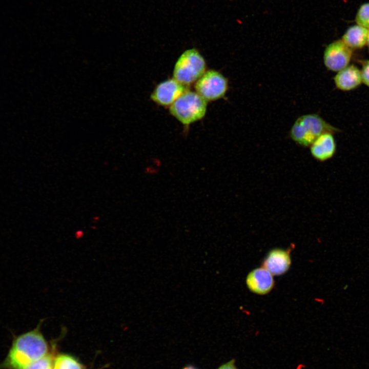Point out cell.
Here are the masks:
<instances>
[{
	"mask_svg": "<svg viewBox=\"0 0 369 369\" xmlns=\"http://www.w3.org/2000/svg\"><path fill=\"white\" fill-rule=\"evenodd\" d=\"M352 54V49L341 39L334 40L325 48L324 65L329 70L338 72L348 66Z\"/></svg>",
	"mask_w": 369,
	"mask_h": 369,
	"instance_id": "8992f818",
	"label": "cell"
},
{
	"mask_svg": "<svg viewBox=\"0 0 369 369\" xmlns=\"http://www.w3.org/2000/svg\"><path fill=\"white\" fill-rule=\"evenodd\" d=\"M195 89L206 101L215 100L224 96L228 89V81L219 72L210 70L197 80Z\"/></svg>",
	"mask_w": 369,
	"mask_h": 369,
	"instance_id": "5b68a950",
	"label": "cell"
},
{
	"mask_svg": "<svg viewBox=\"0 0 369 369\" xmlns=\"http://www.w3.org/2000/svg\"><path fill=\"white\" fill-rule=\"evenodd\" d=\"M310 153L314 159L324 162L332 158L336 152L337 146L333 134L323 133L310 146Z\"/></svg>",
	"mask_w": 369,
	"mask_h": 369,
	"instance_id": "30bf717a",
	"label": "cell"
},
{
	"mask_svg": "<svg viewBox=\"0 0 369 369\" xmlns=\"http://www.w3.org/2000/svg\"><path fill=\"white\" fill-rule=\"evenodd\" d=\"M291 263L290 253L281 249L270 251L262 262V267L273 275H281L289 269Z\"/></svg>",
	"mask_w": 369,
	"mask_h": 369,
	"instance_id": "9c48e42d",
	"label": "cell"
},
{
	"mask_svg": "<svg viewBox=\"0 0 369 369\" xmlns=\"http://www.w3.org/2000/svg\"><path fill=\"white\" fill-rule=\"evenodd\" d=\"M189 86L174 78L159 83L151 94V99L162 106H170L183 93L189 90Z\"/></svg>",
	"mask_w": 369,
	"mask_h": 369,
	"instance_id": "52a82bcc",
	"label": "cell"
},
{
	"mask_svg": "<svg viewBox=\"0 0 369 369\" xmlns=\"http://www.w3.org/2000/svg\"><path fill=\"white\" fill-rule=\"evenodd\" d=\"M366 45L369 50V29H368Z\"/></svg>",
	"mask_w": 369,
	"mask_h": 369,
	"instance_id": "ac0fdd59",
	"label": "cell"
},
{
	"mask_svg": "<svg viewBox=\"0 0 369 369\" xmlns=\"http://www.w3.org/2000/svg\"><path fill=\"white\" fill-rule=\"evenodd\" d=\"M53 369H83L80 364L71 356L60 354L54 361Z\"/></svg>",
	"mask_w": 369,
	"mask_h": 369,
	"instance_id": "4fadbf2b",
	"label": "cell"
},
{
	"mask_svg": "<svg viewBox=\"0 0 369 369\" xmlns=\"http://www.w3.org/2000/svg\"><path fill=\"white\" fill-rule=\"evenodd\" d=\"M207 101L196 92L188 90L169 107V111L179 122L188 126L202 118L206 114Z\"/></svg>",
	"mask_w": 369,
	"mask_h": 369,
	"instance_id": "3957f363",
	"label": "cell"
},
{
	"mask_svg": "<svg viewBox=\"0 0 369 369\" xmlns=\"http://www.w3.org/2000/svg\"><path fill=\"white\" fill-rule=\"evenodd\" d=\"M218 369H237V367L235 365V361L233 359L222 364Z\"/></svg>",
	"mask_w": 369,
	"mask_h": 369,
	"instance_id": "e0dca14e",
	"label": "cell"
},
{
	"mask_svg": "<svg viewBox=\"0 0 369 369\" xmlns=\"http://www.w3.org/2000/svg\"><path fill=\"white\" fill-rule=\"evenodd\" d=\"M368 29L355 24L349 27L341 40L351 49H359L366 45Z\"/></svg>",
	"mask_w": 369,
	"mask_h": 369,
	"instance_id": "7c38bea8",
	"label": "cell"
},
{
	"mask_svg": "<svg viewBox=\"0 0 369 369\" xmlns=\"http://www.w3.org/2000/svg\"><path fill=\"white\" fill-rule=\"evenodd\" d=\"M362 65L360 70L362 83L369 87V59L363 61Z\"/></svg>",
	"mask_w": 369,
	"mask_h": 369,
	"instance_id": "2e32d148",
	"label": "cell"
},
{
	"mask_svg": "<svg viewBox=\"0 0 369 369\" xmlns=\"http://www.w3.org/2000/svg\"><path fill=\"white\" fill-rule=\"evenodd\" d=\"M246 284L250 291L258 295L269 293L274 286L272 275L264 268L260 267L251 271L247 276Z\"/></svg>",
	"mask_w": 369,
	"mask_h": 369,
	"instance_id": "ba28073f",
	"label": "cell"
},
{
	"mask_svg": "<svg viewBox=\"0 0 369 369\" xmlns=\"http://www.w3.org/2000/svg\"><path fill=\"white\" fill-rule=\"evenodd\" d=\"M356 24L369 29V2L361 4L358 8L355 17Z\"/></svg>",
	"mask_w": 369,
	"mask_h": 369,
	"instance_id": "5bb4252c",
	"label": "cell"
},
{
	"mask_svg": "<svg viewBox=\"0 0 369 369\" xmlns=\"http://www.w3.org/2000/svg\"><path fill=\"white\" fill-rule=\"evenodd\" d=\"M336 87L342 91H350L362 83L360 70L351 65L338 72L334 77Z\"/></svg>",
	"mask_w": 369,
	"mask_h": 369,
	"instance_id": "8fae6325",
	"label": "cell"
},
{
	"mask_svg": "<svg viewBox=\"0 0 369 369\" xmlns=\"http://www.w3.org/2000/svg\"><path fill=\"white\" fill-rule=\"evenodd\" d=\"M53 363L52 356L47 354L43 357L32 363L26 369H53Z\"/></svg>",
	"mask_w": 369,
	"mask_h": 369,
	"instance_id": "9a60e30c",
	"label": "cell"
},
{
	"mask_svg": "<svg viewBox=\"0 0 369 369\" xmlns=\"http://www.w3.org/2000/svg\"><path fill=\"white\" fill-rule=\"evenodd\" d=\"M206 61L195 48L184 51L178 58L173 70V78L186 85L197 81L206 72Z\"/></svg>",
	"mask_w": 369,
	"mask_h": 369,
	"instance_id": "277c9868",
	"label": "cell"
},
{
	"mask_svg": "<svg viewBox=\"0 0 369 369\" xmlns=\"http://www.w3.org/2000/svg\"><path fill=\"white\" fill-rule=\"evenodd\" d=\"M337 128L331 125L316 114H308L299 117L292 126L289 135L298 145L306 148L321 134L340 132Z\"/></svg>",
	"mask_w": 369,
	"mask_h": 369,
	"instance_id": "7a4b0ae2",
	"label": "cell"
},
{
	"mask_svg": "<svg viewBox=\"0 0 369 369\" xmlns=\"http://www.w3.org/2000/svg\"><path fill=\"white\" fill-rule=\"evenodd\" d=\"M34 330L16 337L3 365L10 369H26L47 354L48 345L39 330Z\"/></svg>",
	"mask_w": 369,
	"mask_h": 369,
	"instance_id": "6da1fadb",
	"label": "cell"
},
{
	"mask_svg": "<svg viewBox=\"0 0 369 369\" xmlns=\"http://www.w3.org/2000/svg\"><path fill=\"white\" fill-rule=\"evenodd\" d=\"M183 369H197L193 366L188 365L183 368Z\"/></svg>",
	"mask_w": 369,
	"mask_h": 369,
	"instance_id": "d6986e66",
	"label": "cell"
}]
</instances>
